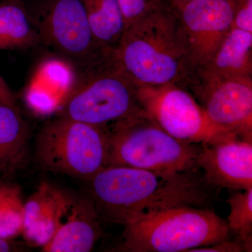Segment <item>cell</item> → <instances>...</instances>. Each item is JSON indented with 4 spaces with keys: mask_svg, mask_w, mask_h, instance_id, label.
Wrapping results in <instances>:
<instances>
[{
    "mask_svg": "<svg viewBox=\"0 0 252 252\" xmlns=\"http://www.w3.org/2000/svg\"><path fill=\"white\" fill-rule=\"evenodd\" d=\"M122 9L126 29L163 2L164 0H118Z\"/></svg>",
    "mask_w": 252,
    "mask_h": 252,
    "instance_id": "21",
    "label": "cell"
},
{
    "mask_svg": "<svg viewBox=\"0 0 252 252\" xmlns=\"http://www.w3.org/2000/svg\"><path fill=\"white\" fill-rule=\"evenodd\" d=\"M23 205L16 186L10 184L0 190V238L13 240L21 235Z\"/></svg>",
    "mask_w": 252,
    "mask_h": 252,
    "instance_id": "20",
    "label": "cell"
},
{
    "mask_svg": "<svg viewBox=\"0 0 252 252\" xmlns=\"http://www.w3.org/2000/svg\"><path fill=\"white\" fill-rule=\"evenodd\" d=\"M89 182L99 218L122 225L174 207H206L217 193L216 188L207 183L199 170L108 166Z\"/></svg>",
    "mask_w": 252,
    "mask_h": 252,
    "instance_id": "1",
    "label": "cell"
},
{
    "mask_svg": "<svg viewBox=\"0 0 252 252\" xmlns=\"http://www.w3.org/2000/svg\"><path fill=\"white\" fill-rule=\"evenodd\" d=\"M170 7L174 10H177L182 7L183 5L195 0H164Z\"/></svg>",
    "mask_w": 252,
    "mask_h": 252,
    "instance_id": "26",
    "label": "cell"
},
{
    "mask_svg": "<svg viewBox=\"0 0 252 252\" xmlns=\"http://www.w3.org/2000/svg\"><path fill=\"white\" fill-rule=\"evenodd\" d=\"M116 56L137 86L185 88L191 75L177 13L165 1L126 28Z\"/></svg>",
    "mask_w": 252,
    "mask_h": 252,
    "instance_id": "2",
    "label": "cell"
},
{
    "mask_svg": "<svg viewBox=\"0 0 252 252\" xmlns=\"http://www.w3.org/2000/svg\"><path fill=\"white\" fill-rule=\"evenodd\" d=\"M232 28L252 32V0H237Z\"/></svg>",
    "mask_w": 252,
    "mask_h": 252,
    "instance_id": "22",
    "label": "cell"
},
{
    "mask_svg": "<svg viewBox=\"0 0 252 252\" xmlns=\"http://www.w3.org/2000/svg\"><path fill=\"white\" fill-rule=\"evenodd\" d=\"M99 220L92 199L72 198L62 223L42 252H91L102 236Z\"/></svg>",
    "mask_w": 252,
    "mask_h": 252,
    "instance_id": "13",
    "label": "cell"
},
{
    "mask_svg": "<svg viewBox=\"0 0 252 252\" xmlns=\"http://www.w3.org/2000/svg\"><path fill=\"white\" fill-rule=\"evenodd\" d=\"M32 17L39 39L81 72V77L116 59L94 37L82 0H46Z\"/></svg>",
    "mask_w": 252,
    "mask_h": 252,
    "instance_id": "6",
    "label": "cell"
},
{
    "mask_svg": "<svg viewBox=\"0 0 252 252\" xmlns=\"http://www.w3.org/2000/svg\"><path fill=\"white\" fill-rule=\"evenodd\" d=\"M72 197L47 182L41 184L23 205L22 233L34 247L52 240L70 206Z\"/></svg>",
    "mask_w": 252,
    "mask_h": 252,
    "instance_id": "12",
    "label": "cell"
},
{
    "mask_svg": "<svg viewBox=\"0 0 252 252\" xmlns=\"http://www.w3.org/2000/svg\"><path fill=\"white\" fill-rule=\"evenodd\" d=\"M74 69L64 60H49L40 64L27 89L29 106L41 114L59 111L77 87Z\"/></svg>",
    "mask_w": 252,
    "mask_h": 252,
    "instance_id": "14",
    "label": "cell"
},
{
    "mask_svg": "<svg viewBox=\"0 0 252 252\" xmlns=\"http://www.w3.org/2000/svg\"><path fill=\"white\" fill-rule=\"evenodd\" d=\"M230 206L228 229L236 235V240L243 244L245 252H252V189L230 195L226 200Z\"/></svg>",
    "mask_w": 252,
    "mask_h": 252,
    "instance_id": "19",
    "label": "cell"
},
{
    "mask_svg": "<svg viewBox=\"0 0 252 252\" xmlns=\"http://www.w3.org/2000/svg\"><path fill=\"white\" fill-rule=\"evenodd\" d=\"M245 252L243 244L235 240H224L220 243L210 245V246L200 247L190 250L189 252Z\"/></svg>",
    "mask_w": 252,
    "mask_h": 252,
    "instance_id": "23",
    "label": "cell"
},
{
    "mask_svg": "<svg viewBox=\"0 0 252 252\" xmlns=\"http://www.w3.org/2000/svg\"><path fill=\"white\" fill-rule=\"evenodd\" d=\"M137 94L142 108L177 140L203 146L240 137L212 122L182 86L175 84L137 86Z\"/></svg>",
    "mask_w": 252,
    "mask_h": 252,
    "instance_id": "8",
    "label": "cell"
},
{
    "mask_svg": "<svg viewBox=\"0 0 252 252\" xmlns=\"http://www.w3.org/2000/svg\"><path fill=\"white\" fill-rule=\"evenodd\" d=\"M137 90V84L114 60L81 77L59 117L109 127L142 109Z\"/></svg>",
    "mask_w": 252,
    "mask_h": 252,
    "instance_id": "7",
    "label": "cell"
},
{
    "mask_svg": "<svg viewBox=\"0 0 252 252\" xmlns=\"http://www.w3.org/2000/svg\"><path fill=\"white\" fill-rule=\"evenodd\" d=\"M187 86L212 122L252 141V77H220L196 71Z\"/></svg>",
    "mask_w": 252,
    "mask_h": 252,
    "instance_id": "9",
    "label": "cell"
},
{
    "mask_svg": "<svg viewBox=\"0 0 252 252\" xmlns=\"http://www.w3.org/2000/svg\"><path fill=\"white\" fill-rule=\"evenodd\" d=\"M107 167L158 170H199L201 145L182 142L157 124L143 109L109 127Z\"/></svg>",
    "mask_w": 252,
    "mask_h": 252,
    "instance_id": "4",
    "label": "cell"
},
{
    "mask_svg": "<svg viewBox=\"0 0 252 252\" xmlns=\"http://www.w3.org/2000/svg\"><path fill=\"white\" fill-rule=\"evenodd\" d=\"M236 3L195 0L175 10L191 74L205 67L220 47L232 28Z\"/></svg>",
    "mask_w": 252,
    "mask_h": 252,
    "instance_id": "10",
    "label": "cell"
},
{
    "mask_svg": "<svg viewBox=\"0 0 252 252\" xmlns=\"http://www.w3.org/2000/svg\"><path fill=\"white\" fill-rule=\"evenodd\" d=\"M123 225L120 243L113 252H189L220 243L230 236L227 222L206 207H174Z\"/></svg>",
    "mask_w": 252,
    "mask_h": 252,
    "instance_id": "3",
    "label": "cell"
},
{
    "mask_svg": "<svg viewBox=\"0 0 252 252\" xmlns=\"http://www.w3.org/2000/svg\"><path fill=\"white\" fill-rule=\"evenodd\" d=\"M196 71L220 77H252V32L230 28L211 61Z\"/></svg>",
    "mask_w": 252,
    "mask_h": 252,
    "instance_id": "16",
    "label": "cell"
},
{
    "mask_svg": "<svg viewBox=\"0 0 252 252\" xmlns=\"http://www.w3.org/2000/svg\"><path fill=\"white\" fill-rule=\"evenodd\" d=\"M40 41L29 11L18 0L0 4V49H31Z\"/></svg>",
    "mask_w": 252,
    "mask_h": 252,
    "instance_id": "17",
    "label": "cell"
},
{
    "mask_svg": "<svg viewBox=\"0 0 252 252\" xmlns=\"http://www.w3.org/2000/svg\"><path fill=\"white\" fill-rule=\"evenodd\" d=\"M94 37L107 49L116 51L126 31L118 0H82Z\"/></svg>",
    "mask_w": 252,
    "mask_h": 252,
    "instance_id": "18",
    "label": "cell"
},
{
    "mask_svg": "<svg viewBox=\"0 0 252 252\" xmlns=\"http://www.w3.org/2000/svg\"><path fill=\"white\" fill-rule=\"evenodd\" d=\"M197 162L207 183L215 188L252 189V141L237 137L201 146Z\"/></svg>",
    "mask_w": 252,
    "mask_h": 252,
    "instance_id": "11",
    "label": "cell"
},
{
    "mask_svg": "<svg viewBox=\"0 0 252 252\" xmlns=\"http://www.w3.org/2000/svg\"><path fill=\"white\" fill-rule=\"evenodd\" d=\"M109 127L59 117L39 132L38 163L46 171L89 181L107 167Z\"/></svg>",
    "mask_w": 252,
    "mask_h": 252,
    "instance_id": "5",
    "label": "cell"
},
{
    "mask_svg": "<svg viewBox=\"0 0 252 252\" xmlns=\"http://www.w3.org/2000/svg\"><path fill=\"white\" fill-rule=\"evenodd\" d=\"M15 247L13 240H5L0 238V252H9L15 251Z\"/></svg>",
    "mask_w": 252,
    "mask_h": 252,
    "instance_id": "25",
    "label": "cell"
},
{
    "mask_svg": "<svg viewBox=\"0 0 252 252\" xmlns=\"http://www.w3.org/2000/svg\"><path fill=\"white\" fill-rule=\"evenodd\" d=\"M30 129L18 109L0 103V176L8 178L27 166Z\"/></svg>",
    "mask_w": 252,
    "mask_h": 252,
    "instance_id": "15",
    "label": "cell"
},
{
    "mask_svg": "<svg viewBox=\"0 0 252 252\" xmlns=\"http://www.w3.org/2000/svg\"><path fill=\"white\" fill-rule=\"evenodd\" d=\"M0 103L18 109L16 99L9 86L0 76Z\"/></svg>",
    "mask_w": 252,
    "mask_h": 252,
    "instance_id": "24",
    "label": "cell"
},
{
    "mask_svg": "<svg viewBox=\"0 0 252 252\" xmlns=\"http://www.w3.org/2000/svg\"><path fill=\"white\" fill-rule=\"evenodd\" d=\"M11 183H9V182H8L6 180V178L0 176V190L7 187Z\"/></svg>",
    "mask_w": 252,
    "mask_h": 252,
    "instance_id": "27",
    "label": "cell"
}]
</instances>
